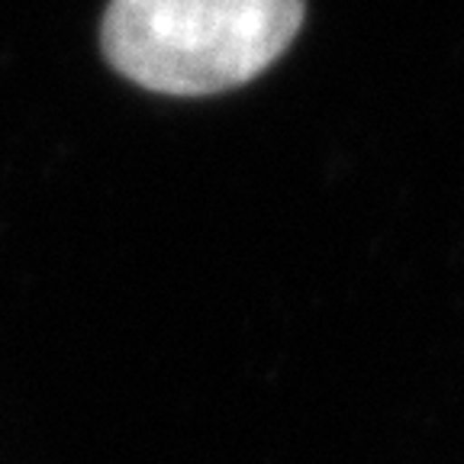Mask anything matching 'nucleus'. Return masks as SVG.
<instances>
[{
  "mask_svg": "<svg viewBox=\"0 0 464 464\" xmlns=\"http://www.w3.org/2000/svg\"><path fill=\"white\" fill-rule=\"evenodd\" d=\"M306 0H110L107 62L168 97H207L258 78L287 52Z\"/></svg>",
  "mask_w": 464,
  "mask_h": 464,
  "instance_id": "f257e3e1",
  "label": "nucleus"
}]
</instances>
